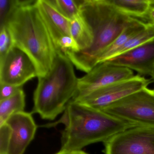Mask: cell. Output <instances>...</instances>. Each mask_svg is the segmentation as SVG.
<instances>
[{
    "instance_id": "6da1fadb",
    "label": "cell",
    "mask_w": 154,
    "mask_h": 154,
    "mask_svg": "<svg viewBox=\"0 0 154 154\" xmlns=\"http://www.w3.org/2000/svg\"><path fill=\"white\" fill-rule=\"evenodd\" d=\"M37 0H14L6 20L13 46L24 51L37 70L38 77L50 71L58 51L36 5Z\"/></svg>"
},
{
    "instance_id": "7a4b0ae2",
    "label": "cell",
    "mask_w": 154,
    "mask_h": 154,
    "mask_svg": "<svg viewBox=\"0 0 154 154\" xmlns=\"http://www.w3.org/2000/svg\"><path fill=\"white\" fill-rule=\"evenodd\" d=\"M56 122L65 126L60 150L66 151H79L91 144L104 143L116 134L137 126L72 100Z\"/></svg>"
},
{
    "instance_id": "3957f363",
    "label": "cell",
    "mask_w": 154,
    "mask_h": 154,
    "mask_svg": "<svg viewBox=\"0 0 154 154\" xmlns=\"http://www.w3.org/2000/svg\"><path fill=\"white\" fill-rule=\"evenodd\" d=\"M80 15L92 34V44L86 50L66 56L77 69L87 73L98 64L103 52L136 18L117 10L109 0H80Z\"/></svg>"
},
{
    "instance_id": "277c9868",
    "label": "cell",
    "mask_w": 154,
    "mask_h": 154,
    "mask_svg": "<svg viewBox=\"0 0 154 154\" xmlns=\"http://www.w3.org/2000/svg\"><path fill=\"white\" fill-rule=\"evenodd\" d=\"M73 66L66 56L58 52L50 71L38 77L32 114L37 113L43 119L53 120L64 112L77 89L78 78Z\"/></svg>"
},
{
    "instance_id": "5b68a950",
    "label": "cell",
    "mask_w": 154,
    "mask_h": 154,
    "mask_svg": "<svg viewBox=\"0 0 154 154\" xmlns=\"http://www.w3.org/2000/svg\"><path fill=\"white\" fill-rule=\"evenodd\" d=\"M102 111L137 126L154 128V89L146 87Z\"/></svg>"
},
{
    "instance_id": "8992f818",
    "label": "cell",
    "mask_w": 154,
    "mask_h": 154,
    "mask_svg": "<svg viewBox=\"0 0 154 154\" xmlns=\"http://www.w3.org/2000/svg\"><path fill=\"white\" fill-rule=\"evenodd\" d=\"M103 143L104 154H154V128L136 126Z\"/></svg>"
},
{
    "instance_id": "52a82bcc",
    "label": "cell",
    "mask_w": 154,
    "mask_h": 154,
    "mask_svg": "<svg viewBox=\"0 0 154 154\" xmlns=\"http://www.w3.org/2000/svg\"><path fill=\"white\" fill-rule=\"evenodd\" d=\"M128 68L104 62L99 63L86 75L78 78L77 89L72 100L77 101L93 92L135 76Z\"/></svg>"
},
{
    "instance_id": "ba28073f",
    "label": "cell",
    "mask_w": 154,
    "mask_h": 154,
    "mask_svg": "<svg viewBox=\"0 0 154 154\" xmlns=\"http://www.w3.org/2000/svg\"><path fill=\"white\" fill-rule=\"evenodd\" d=\"M152 82L151 78L147 79L137 74L129 79L99 89L75 102L102 111L112 103L148 87Z\"/></svg>"
},
{
    "instance_id": "9c48e42d",
    "label": "cell",
    "mask_w": 154,
    "mask_h": 154,
    "mask_svg": "<svg viewBox=\"0 0 154 154\" xmlns=\"http://www.w3.org/2000/svg\"><path fill=\"white\" fill-rule=\"evenodd\" d=\"M38 76L37 70L31 58L18 48L12 46L0 59V84L22 87Z\"/></svg>"
},
{
    "instance_id": "30bf717a",
    "label": "cell",
    "mask_w": 154,
    "mask_h": 154,
    "mask_svg": "<svg viewBox=\"0 0 154 154\" xmlns=\"http://www.w3.org/2000/svg\"><path fill=\"white\" fill-rule=\"evenodd\" d=\"M106 62L128 68L140 76H151L154 71V39Z\"/></svg>"
},
{
    "instance_id": "8fae6325",
    "label": "cell",
    "mask_w": 154,
    "mask_h": 154,
    "mask_svg": "<svg viewBox=\"0 0 154 154\" xmlns=\"http://www.w3.org/2000/svg\"><path fill=\"white\" fill-rule=\"evenodd\" d=\"M5 123L11 128L8 154H23L35 137L37 126L31 112H21L11 116Z\"/></svg>"
},
{
    "instance_id": "7c38bea8",
    "label": "cell",
    "mask_w": 154,
    "mask_h": 154,
    "mask_svg": "<svg viewBox=\"0 0 154 154\" xmlns=\"http://www.w3.org/2000/svg\"><path fill=\"white\" fill-rule=\"evenodd\" d=\"M36 5L55 46L61 38L71 36L70 20L60 14L48 0H37Z\"/></svg>"
},
{
    "instance_id": "4fadbf2b",
    "label": "cell",
    "mask_w": 154,
    "mask_h": 154,
    "mask_svg": "<svg viewBox=\"0 0 154 154\" xmlns=\"http://www.w3.org/2000/svg\"><path fill=\"white\" fill-rule=\"evenodd\" d=\"M148 23L142 20L135 19L123 29L112 44L102 54L98 64L106 62L113 57L131 37L143 30Z\"/></svg>"
},
{
    "instance_id": "5bb4252c",
    "label": "cell",
    "mask_w": 154,
    "mask_h": 154,
    "mask_svg": "<svg viewBox=\"0 0 154 154\" xmlns=\"http://www.w3.org/2000/svg\"><path fill=\"white\" fill-rule=\"evenodd\" d=\"M109 1L120 12L146 22L147 15L151 7L150 0H109Z\"/></svg>"
},
{
    "instance_id": "9a60e30c",
    "label": "cell",
    "mask_w": 154,
    "mask_h": 154,
    "mask_svg": "<svg viewBox=\"0 0 154 154\" xmlns=\"http://www.w3.org/2000/svg\"><path fill=\"white\" fill-rule=\"evenodd\" d=\"M70 29L71 36L77 44L79 51L86 50L91 46L92 34L80 13L70 20Z\"/></svg>"
},
{
    "instance_id": "2e32d148",
    "label": "cell",
    "mask_w": 154,
    "mask_h": 154,
    "mask_svg": "<svg viewBox=\"0 0 154 154\" xmlns=\"http://www.w3.org/2000/svg\"><path fill=\"white\" fill-rule=\"evenodd\" d=\"M26 95L23 89L10 98L0 100V126L13 114L25 111Z\"/></svg>"
},
{
    "instance_id": "e0dca14e",
    "label": "cell",
    "mask_w": 154,
    "mask_h": 154,
    "mask_svg": "<svg viewBox=\"0 0 154 154\" xmlns=\"http://www.w3.org/2000/svg\"><path fill=\"white\" fill-rule=\"evenodd\" d=\"M153 39H154V24L148 23L143 30L131 37L114 57L136 48Z\"/></svg>"
},
{
    "instance_id": "ac0fdd59",
    "label": "cell",
    "mask_w": 154,
    "mask_h": 154,
    "mask_svg": "<svg viewBox=\"0 0 154 154\" xmlns=\"http://www.w3.org/2000/svg\"><path fill=\"white\" fill-rule=\"evenodd\" d=\"M64 17L72 20L80 13V0H48Z\"/></svg>"
},
{
    "instance_id": "d6986e66",
    "label": "cell",
    "mask_w": 154,
    "mask_h": 154,
    "mask_svg": "<svg viewBox=\"0 0 154 154\" xmlns=\"http://www.w3.org/2000/svg\"><path fill=\"white\" fill-rule=\"evenodd\" d=\"M0 59L7 54L12 46L11 38L6 26L0 27Z\"/></svg>"
},
{
    "instance_id": "ffe728a7",
    "label": "cell",
    "mask_w": 154,
    "mask_h": 154,
    "mask_svg": "<svg viewBox=\"0 0 154 154\" xmlns=\"http://www.w3.org/2000/svg\"><path fill=\"white\" fill-rule=\"evenodd\" d=\"M11 128L5 123L0 126V154H8Z\"/></svg>"
},
{
    "instance_id": "44dd1931",
    "label": "cell",
    "mask_w": 154,
    "mask_h": 154,
    "mask_svg": "<svg viewBox=\"0 0 154 154\" xmlns=\"http://www.w3.org/2000/svg\"><path fill=\"white\" fill-rule=\"evenodd\" d=\"M14 5V0H0V27L5 26L6 20Z\"/></svg>"
},
{
    "instance_id": "7402d4cb",
    "label": "cell",
    "mask_w": 154,
    "mask_h": 154,
    "mask_svg": "<svg viewBox=\"0 0 154 154\" xmlns=\"http://www.w3.org/2000/svg\"><path fill=\"white\" fill-rule=\"evenodd\" d=\"M0 100L11 97L22 88V87H18L7 84H0Z\"/></svg>"
},
{
    "instance_id": "603a6c76",
    "label": "cell",
    "mask_w": 154,
    "mask_h": 154,
    "mask_svg": "<svg viewBox=\"0 0 154 154\" xmlns=\"http://www.w3.org/2000/svg\"><path fill=\"white\" fill-rule=\"evenodd\" d=\"M146 20L149 23L154 24V7H150L147 15Z\"/></svg>"
},
{
    "instance_id": "cb8c5ba5",
    "label": "cell",
    "mask_w": 154,
    "mask_h": 154,
    "mask_svg": "<svg viewBox=\"0 0 154 154\" xmlns=\"http://www.w3.org/2000/svg\"><path fill=\"white\" fill-rule=\"evenodd\" d=\"M56 154H88L82 150L79 151H66V150H60L59 152Z\"/></svg>"
},
{
    "instance_id": "d4e9b609",
    "label": "cell",
    "mask_w": 154,
    "mask_h": 154,
    "mask_svg": "<svg viewBox=\"0 0 154 154\" xmlns=\"http://www.w3.org/2000/svg\"><path fill=\"white\" fill-rule=\"evenodd\" d=\"M150 6L154 7V0H150Z\"/></svg>"
},
{
    "instance_id": "484cf974",
    "label": "cell",
    "mask_w": 154,
    "mask_h": 154,
    "mask_svg": "<svg viewBox=\"0 0 154 154\" xmlns=\"http://www.w3.org/2000/svg\"><path fill=\"white\" fill-rule=\"evenodd\" d=\"M151 79H152V81H153V82L154 83V71L153 72V74H152V75H151Z\"/></svg>"
}]
</instances>
